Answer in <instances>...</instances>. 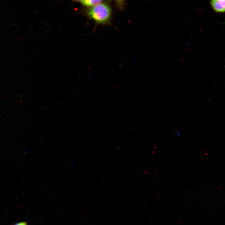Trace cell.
I'll use <instances>...</instances> for the list:
<instances>
[{
    "label": "cell",
    "mask_w": 225,
    "mask_h": 225,
    "mask_svg": "<svg viewBox=\"0 0 225 225\" xmlns=\"http://www.w3.org/2000/svg\"><path fill=\"white\" fill-rule=\"evenodd\" d=\"M86 14L96 23L105 24L109 23L112 11L109 5L102 2L89 8L86 11Z\"/></svg>",
    "instance_id": "cell-1"
},
{
    "label": "cell",
    "mask_w": 225,
    "mask_h": 225,
    "mask_svg": "<svg viewBox=\"0 0 225 225\" xmlns=\"http://www.w3.org/2000/svg\"><path fill=\"white\" fill-rule=\"evenodd\" d=\"M209 4L213 10L216 12H225V0H212Z\"/></svg>",
    "instance_id": "cell-2"
},
{
    "label": "cell",
    "mask_w": 225,
    "mask_h": 225,
    "mask_svg": "<svg viewBox=\"0 0 225 225\" xmlns=\"http://www.w3.org/2000/svg\"><path fill=\"white\" fill-rule=\"evenodd\" d=\"M77 1L83 6L89 8L102 2L103 1L98 0H79Z\"/></svg>",
    "instance_id": "cell-3"
},
{
    "label": "cell",
    "mask_w": 225,
    "mask_h": 225,
    "mask_svg": "<svg viewBox=\"0 0 225 225\" xmlns=\"http://www.w3.org/2000/svg\"><path fill=\"white\" fill-rule=\"evenodd\" d=\"M15 225H27L25 222H21L16 224Z\"/></svg>",
    "instance_id": "cell-4"
},
{
    "label": "cell",
    "mask_w": 225,
    "mask_h": 225,
    "mask_svg": "<svg viewBox=\"0 0 225 225\" xmlns=\"http://www.w3.org/2000/svg\"><path fill=\"white\" fill-rule=\"evenodd\" d=\"M176 134L178 137H180L181 136V133L180 132H176Z\"/></svg>",
    "instance_id": "cell-5"
}]
</instances>
